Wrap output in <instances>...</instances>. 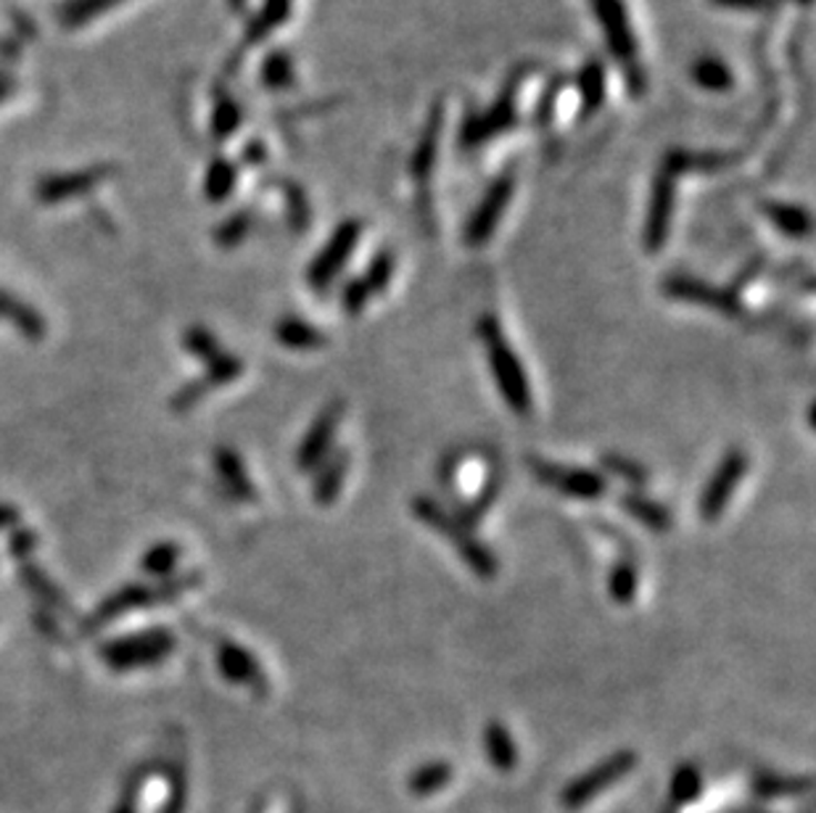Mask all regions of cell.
<instances>
[{
    "label": "cell",
    "mask_w": 816,
    "mask_h": 813,
    "mask_svg": "<svg viewBox=\"0 0 816 813\" xmlns=\"http://www.w3.org/2000/svg\"><path fill=\"white\" fill-rule=\"evenodd\" d=\"M276 339L283 343L286 349L293 351H314L322 349L328 343L326 333L320 328H314L312 322L301 320L297 315H286L276 322Z\"/></svg>",
    "instance_id": "cell-20"
},
{
    "label": "cell",
    "mask_w": 816,
    "mask_h": 813,
    "mask_svg": "<svg viewBox=\"0 0 816 813\" xmlns=\"http://www.w3.org/2000/svg\"><path fill=\"white\" fill-rule=\"evenodd\" d=\"M116 3H122V0H66V3L61 6L59 19L66 27H80L91 22L95 17H101V13H106L109 9H114Z\"/></svg>",
    "instance_id": "cell-31"
},
{
    "label": "cell",
    "mask_w": 816,
    "mask_h": 813,
    "mask_svg": "<svg viewBox=\"0 0 816 813\" xmlns=\"http://www.w3.org/2000/svg\"><path fill=\"white\" fill-rule=\"evenodd\" d=\"M711 3H716L719 9H726V11L758 13V11H769L772 0H711Z\"/></svg>",
    "instance_id": "cell-42"
},
{
    "label": "cell",
    "mask_w": 816,
    "mask_h": 813,
    "mask_svg": "<svg viewBox=\"0 0 816 813\" xmlns=\"http://www.w3.org/2000/svg\"><path fill=\"white\" fill-rule=\"evenodd\" d=\"M619 507L629 515V518L648 528V532L663 534L674 526L669 507H663L661 502L650 500L648 494L642 492H623L619 497Z\"/></svg>",
    "instance_id": "cell-18"
},
{
    "label": "cell",
    "mask_w": 816,
    "mask_h": 813,
    "mask_svg": "<svg viewBox=\"0 0 816 813\" xmlns=\"http://www.w3.org/2000/svg\"><path fill=\"white\" fill-rule=\"evenodd\" d=\"M410 507H413V515L423 523V526H428L431 532L442 534L444 539H447L452 547L457 549L461 560L468 565L473 574L482 578L497 576V570H499L497 555L492 553V549L486 547L478 536H473L471 528H465L447 507L438 505L434 497H426V494L415 497L413 502H410Z\"/></svg>",
    "instance_id": "cell-4"
},
{
    "label": "cell",
    "mask_w": 816,
    "mask_h": 813,
    "mask_svg": "<svg viewBox=\"0 0 816 813\" xmlns=\"http://www.w3.org/2000/svg\"><path fill=\"white\" fill-rule=\"evenodd\" d=\"M106 175H112V167H87L80 172H66V175L45 177V181L38 183V198L43 204L70 202V198L82 196V193L104 183Z\"/></svg>",
    "instance_id": "cell-14"
},
{
    "label": "cell",
    "mask_w": 816,
    "mask_h": 813,
    "mask_svg": "<svg viewBox=\"0 0 816 813\" xmlns=\"http://www.w3.org/2000/svg\"><path fill=\"white\" fill-rule=\"evenodd\" d=\"M13 521H17V513H13V510H11V507L0 505V528H3V526H9V523H13Z\"/></svg>",
    "instance_id": "cell-44"
},
{
    "label": "cell",
    "mask_w": 816,
    "mask_h": 813,
    "mask_svg": "<svg viewBox=\"0 0 816 813\" xmlns=\"http://www.w3.org/2000/svg\"><path fill=\"white\" fill-rule=\"evenodd\" d=\"M394 272H396L394 251L381 249L373 259H370V265L365 267V272L360 275V280L365 282L370 296H381L391 286V280H394Z\"/></svg>",
    "instance_id": "cell-30"
},
{
    "label": "cell",
    "mask_w": 816,
    "mask_h": 813,
    "mask_svg": "<svg viewBox=\"0 0 816 813\" xmlns=\"http://www.w3.org/2000/svg\"><path fill=\"white\" fill-rule=\"evenodd\" d=\"M637 587H640V574H637V563L632 557H621L613 565L608 578V591L616 605H632L637 597Z\"/></svg>",
    "instance_id": "cell-27"
},
{
    "label": "cell",
    "mask_w": 816,
    "mask_h": 813,
    "mask_svg": "<svg viewBox=\"0 0 816 813\" xmlns=\"http://www.w3.org/2000/svg\"><path fill=\"white\" fill-rule=\"evenodd\" d=\"M341 418H344V404L331 402L322 406L320 415L312 420L310 429H307L304 439H301V444L297 450V467L301 473L314 471V467H318L322 460L333 452Z\"/></svg>",
    "instance_id": "cell-12"
},
{
    "label": "cell",
    "mask_w": 816,
    "mask_h": 813,
    "mask_svg": "<svg viewBox=\"0 0 816 813\" xmlns=\"http://www.w3.org/2000/svg\"><path fill=\"white\" fill-rule=\"evenodd\" d=\"M362 238V223L360 219L349 217L344 219V223L335 225V230L328 236L326 246L314 254V259L310 261V267H307V286L312 288V291H328L331 288V282L339 278L341 270L347 267L349 257H352L357 244H360Z\"/></svg>",
    "instance_id": "cell-5"
},
{
    "label": "cell",
    "mask_w": 816,
    "mask_h": 813,
    "mask_svg": "<svg viewBox=\"0 0 816 813\" xmlns=\"http://www.w3.org/2000/svg\"><path fill=\"white\" fill-rule=\"evenodd\" d=\"M238 183V169L236 164L228 158H215L207 169V181H204V193H207L209 202H225L230 196L233 188Z\"/></svg>",
    "instance_id": "cell-29"
},
{
    "label": "cell",
    "mask_w": 816,
    "mask_h": 813,
    "mask_svg": "<svg viewBox=\"0 0 816 813\" xmlns=\"http://www.w3.org/2000/svg\"><path fill=\"white\" fill-rule=\"evenodd\" d=\"M185 349L207 364L215 360V357L223 354V347H219L215 333H209L207 328H190L188 333H185Z\"/></svg>",
    "instance_id": "cell-37"
},
{
    "label": "cell",
    "mask_w": 816,
    "mask_h": 813,
    "mask_svg": "<svg viewBox=\"0 0 816 813\" xmlns=\"http://www.w3.org/2000/svg\"><path fill=\"white\" fill-rule=\"evenodd\" d=\"M486 748H489V758L499 769H510L516 763V748H513L510 734H507L505 723L492 721L486 727Z\"/></svg>",
    "instance_id": "cell-32"
},
{
    "label": "cell",
    "mask_w": 816,
    "mask_h": 813,
    "mask_svg": "<svg viewBox=\"0 0 816 813\" xmlns=\"http://www.w3.org/2000/svg\"><path fill=\"white\" fill-rule=\"evenodd\" d=\"M370 299H373V296H370L365 282L360 280V275H357V278H352V280H347L344 288H341V307H344V312L352 315V317L365 312Z\"/></svg>",
    "instance_id": "cell-39"
},
{
    "label": "cell",
    "mask_w": 816,
    "mask_h": 813,
    "mask_svg": "<svg viewBox=\"0 0 816 813\" xmlns=\"http://www.w3.org/2000/svg\"><path fill=\"white\" fill-rule=\"evenodd\" d=\"M291 6H293V0H265L262 9L254 13V19L249 22V30H246V43L257 45V43H262L265 38H270V34L276 32L288 17H291Z\"/></svg>",
    "instance_id": "cell-25"
},
{
    "label": "cell",
    "mask_w": 816,
    "mask_h": 813,
    "mask_svg": "<svg viewBox=\"0 0 816 813\" xmlns=\"http://www.w3.org/2000/svg\"><path fill=\"white\" fill-rule=\"evenodd\" d=\"M286 204H288V219L297 230H304L307 223H310V206H307V198L301 196L299 188H286Z\"/></svg>",
    "instance_id": "cell-41"
},
{
    "label": "cell",
    "mask_w": 816,
    "mask_h": 813,
    "mask_svg": "<svg viewBox=\"0 0 816 813\" xmlns=\"http://www.w3.org/2000/svg\"><path fill=\"white\" fill-rule=\"evenodd\" d=\"M674 788H676L679 795H684V797H688V795H695L698 788H701V780H698V771L692 769V766H684V769L679 771V774H676Z\"/></svg>",
    "instance_id": "cell-43"
},
{
    "label": "cell",
    "mask_w": 816,
    "mask_h": 813,
    "mask_svg": "<svg viewBox=\"0 0 816 813\" xmlns=\"http://www.w3.org/2000/svg\"><path fill=\"white\" fill-rule=\"evenodd\" d=\"M764 215L777 227L782 236L787 238H808L812 236V215L806 206L785 204V202H766Z\"/></svg>",
    "instance_id": "cell-22"
},
{
    "label": "cell",
    "mask_w": 816,
    "mask_h": 813,
    "mask_svg": "<svg viewBox=\"0 0 816 813\" xmlns=\"http://www.w3.org/2000/svg\"><path fill=\"white\" fill-rule=\"evenodd\" d=\"M592 17L606 38L610 56L621 66L623 82L632 88L634 95H642L648 88V72L640 59V40L634 34L629 6L623 0H589Z\"/></svg>",
    "instance_id": "cell-3"
},
{
    "label": "cell",
    "mask_w": 816,
    "mask_h": 813,
    "mask_svg": "<svg viewBox=\"0 0 816 813\" xmlns=\"http://www.w3.org/2000/svg\"><path fill=\"white\" fill-rule=\"evenodd\" d=\"M476 333L482 336L486 347V362H489V373L495 378L499 394L507 402L516 415H529L534 397H531V383L526 375L524 362L516 354V349L510 347V341L505 339L503 326L495 315H484L478 320Z\"/></svg>",
    "instance_id": "cell-2"
},
{
    "label": "cell",
    "mask_w": 816,
    "mask_h": 813,
    "mask_svg": "<svg viewBox=\"0 0 816 813\" xmlns=\"http://www.w3.org/2000/svg\"><path fill=\"white\" fill-rule=\"evenodd\" d=\"M576 93H579V103H581V116H592L598 114L606 103V91H608V74L606 66L600 61L589 59L587 64H581L579 72H576L574 80Z\"/></svg>",
    "instance_id": "cell-19"
},
{
    "label": "cell",
    "mask_w": 816,
    "mask_h": 813,
    "mask_svg": "<svg viewBox=\"0 0 816 813\" xmlns=\"http://www.w3.org/2000/svg\"><path fill=\"white\" fill-rule=\"evenodd\" d=\"M600 467L608 475H613V478H619L627 486H632L634 492H637V488L650 484V473L644 471V467L637 463V460L623 457V454H616V452L600 454ZM606 473H602V475H606Z\"/></svg>",
    "instance_id": "cell-28"
},
{
    "label": "cell",
    "mask_w": 816,
    "mask_h": 813,
    "mask_svg": "<svg viewBox=\"0 0 816 813\" xmlns=\"http://www.w3.org/2000/svg\"><path fill=\"white\" fill-rule=\"evenodd\" d=\"M349 452L347 450H333L322 463L314 467V484H312V497L320 507H331L339 500L341 486H344L347 471H349Z\"/></svg>",
    "instance_id": "cell-17"
},
{
    "label": "cell",
    "mask_w": 816,
    "mask_h": 813,
    "mask_svg": "<svg viewBox=\"0 0 816 813\" xmlns=\"http://www.w3.org/2000/svg\"><path fill=\"white\" fill-rule=\"evenodd\" d=\"M513 196H516V177H513L510 172L495 177V183L484 191V196L478 198L476 206H473L463 230L465 244H468L471 249H482V246L489 244V238L495 236L499 223H503L505 212L510 209Z\"/></svg>",
    "instance_id": "cell-6"
},
{
    "label": "cell",
    "mask_w": 816,
    "mask_h": 813,
    "mask_svg": "<svg viewBox=\"0 0 816 813\" xmlns=\"http://www.w3.org/2000/svg\"><path fill=\"white\" fill-rule=\"evenodd\" d=\"M690 78L705 93H730L735 88V72L722 56H701L692 61Z\"/></svg>",
    "instance_id": "cell-21"
},
{
    "label": "cell",
    "mask_w": 816,
    "mask_h": 813,
    "mask_svg": "<svg viewBox=\"0 0 816 813\" xmlns=\"http://www.w3.org/2000/svg\"><path fill=\"white\" fill-rule=\"evenodd\" d=\"M241 373H244V362L238 360V357L228 354V351H223V354L215 357V360L209 362L207 375H204L198 383L204 385V391H209V385H225V383L236 381Z\"/></svg>",
    "instance_id": "cell-36"
},
{
    "label": "cell",
    "mask_w": 816,
    "mask_h": 813,
    "mask_svg": "<svg viewBox=\"0 0 816 813\" xmlns=\"http://www.w3.org/2000/svg\"><path fill=\"white\" fill-rule=\"evenodd\" d=\"M251 225H254V215H251V212L241 209V212H236V215H230L215 230V240H217L219 249H233V246L244 244L246 236H249Z\"/></svg>",
    "instance_id": "cell-33"
},
{
    "label": "cell",
    "mask_w": 816,
    "mask_h": 813,
    "mask_svg": "<svg viewBox=\"0 0 816 813\" xmlns=\"http://www.w3.org/2000/svg\"><path fill=\"white\" fill-rule=\"evenodd\" d=\"M177 555H180V553H177V547L173 542L156 544V547L148 549L146 557H143V570H146V574H151V576H162L164 578L169 574V570L175 568Z\"/></svg>",
    "instance_id": "cell-38"
},
{
    "label": "cell",
    "mask_w": 816,
    "mask_h": 813,
    "mask_svg": "<svg viewBox=\"0 0 816 813\" xmlns=\"http://www.w3.org/2000/svg\"><path fill=\"white\" fill-rule=\"evenodd\" d=\"M518 80L524 78H510L507 80V88L503 95H497V101L492 106H486L478 116H471L463 127V143L465 146H484L486 141L492 137L503 135L505 130H510L516 125L518 112H516V91H518Z\"/></svg>",
    "instance_id": "cell-11"
},
{
    "label": "cell",
    "mask_w": 816,
    "mask_h": 813,
    "mask_svg": "<svg viewBox=\"0 0 816 813\" xmlns=\"http://www.w3.org/2000/svg\"><path fill=\"white\" fill-rule=\"evenodd\" d=\"M705 167L703 154H690V151H671L663 158L653 177V188H650V204L648 215H644L642 227V246L644 251L655 254L667 246L671 233V219H674L676 209V183L688 169Z\"/></svg>",
    "instance_id": "cell-1"
},
{
    "label": "cell",
    "mask_w": 816,
    "mask_h": 813,
    "mask_svg": "<svg viewBox=\"0 0 816 813\" xmlns=\"http://www.w3.org/2000/svg\"><path fill=\"white\" fill-rule=\"evenodd\" d=\"M534 475L545 486L555 488V492L566 494L571 500L581 502H598L608 494V478L600 471L592 467H579V465H560V463H547V460H537L534 463Z\"/></svg>",
    "instance_id": "cell-9"
},
{
    "label": "cell",
    "mask_w": 816,
    "mask_h": 813,
    "mask_svg": "<svg viewBox=\"0 0 816 813\" xmlns=\"http://www.w3.org/2000/svg\"><path fill=\"white\" fill-rule=\"evenodd\" d=\"M238 125H241V109H238V103L230 95H219L215 116H211V133H215L217 141H228L238 130Z\"/></svg>",
    "instance_id": "cell-35"
},
{
    "label": "cell",
    "mask_w": 816,
    "mask_h": 813,
    "mask_svg": "<svg viewBox=\"0 0 816 813\" xmlns=\"http://www.w3.org/2000/svg\"><path fill=\"white\" fill-rule=\"evenodd\" d=\"M215 467H217V475L223 478V484L228 486V492L233 494V497L249 500V502L257 500V488H254L249 475H246L241 457H238L236 452H233V450H217Z\"/></svg>",
    "instance_id": "cell-23"
},
{
    "label": "cell",
    "mask_w": 816,
    "mask_h": 813,
    "mask_svg": "<svg viewBox=\"0 0 816 813\" xmlns=\"http://www.w3.org/2000/svg\"><path fill=\"white\" fill-rule=\"evenodd\" d=\"M259 78H262V85L270 88V91H288V88H293V82H297V66H293L291 53L280 51V48L267 53Z\"/></svg>",
    "instance_id": "cell-26"
},
{
    "label": "cell",
    "mask_w": 816,
    "mask_h": 813,
    "mask_svg": "<svg viewBox=\"0 0 816 813\" xmlns=\"http://www.w3.org/2000/svg\"><path fill=\"white\" fill-rule=\"evenodd\" d=\"M246 3H249V0H228V6H230V11H236V13H241L244 11V6Z\"/></svg>",
    "instance_id": "cell-45"
},
{
    "label": "cell",
    "mask_w": 816,
    "mask_h": 813,
    "mask_svg": "<svg viewBox=\"0 0 816 813\" xmlns=\"http://www.w3.org/2000/svg\"><path fill=\"white\" fill-rule=\"evenodd\" d=\"M747 467H751V460H747L745 450L732 446V450L724 452L722 463L716 465V471H713L711 478L705 481L701 502H698V510H701V518L705 523H716L722 518L726 505L735 497L737 486L743 484Z\"/></svg>",
    "instance_id": "cell-7"
},
{
    "label": "cell",
    "mask_w": 816,
    "mask_h": 813,
    "mask_svg": "<svg viewBox=\"0 0 816 813\" xmlns=\"http://www.w3.org/2000/svg\"><path fill=\"white\" fill-rule=\"evenodd\" d=\"M175 650V637L167 629L156 631H143L133 634V637L114 639L109 642L101 656L114 671H130V668H143V666H156L164 660L169 652Z\"/></svg>",
    "instance_id": "cell-8"
},
{
    "label": "cell",
    "mask_w": 816,
    "mask_h": 813,
    "mask_svg": "<svg viewBox=\"0 0 816 813\" xmlns=\"http://www.w3.org/2000/svg\"><path fill=\"white\" fill-rule=\"evenodd\" d=\"M661 291L669 299L713 309V312H722L726 317H740L745 312L743 296H737L730 286H711V282L695 278V275H669V278H663Z\"/></svg>",
    "instance_id": "cell-10"
},
{
    "label": "cell",
    "mask_w": 816,
    "mask_h": 813,
    "mask_svg": "<svg viewBox=\"0 0 816 813\" xmlns=\"http://www.w3.org/2000/svg\"><path fill=\"white\" fill-rule=\"evenodd\" d=\"M0 320H9L27 339H40L45 333L43 317L32 307H27L24 301H19L17 296L6 294L3 288H0Z\"/></svg>",
    "instance_id": "cell-24"
},
{
    "label": "cell",
    "mask_w": 816,
    "mask_h": 813,
    "mask_svg": "<svg viewBox=\"0 0 816 813\" xmlns=\"http://www.w3.org/2000/svg\"><path fill=\"white\" fill-rule=\"evenodd\" d=\"M217 668L233 685L251 687L254 692H267V677L259 660L249 650L236 642H219L217 647Z\"/></svg>",
    "instance_id": "cell-13"
},
{
    "label": "cell",
    "mask_w": 816,
    "mask_h": 813,
    "mask_svg": "<svg viewBox=\"0 0 816 813\" xmlns=\"http://www.w3.org/2000/svg\"><path fill=\"white\" fill-rule=\"evenodd\" d=\"M6 91H9V82H6V80H0V101H3V95H6Z\"/></svg>",
    "instance_id": "cell-46"
},
{
    "label": "cell",
    "mask_w": 816,
    "mask_h": 813,
    "mask_svg": "<svg viewBox=\"0 0 816 813\" xmlns=\"http://www.w3.org/2000/svg\"><path fill=\"white\" fill-rule=\"evenodd\" d=\"M497 492H499L497 481H489V484L484 486V492L478 494L476 500H473V502H465V505L457 507V513H452V515H455V518L461 521L465 528H473V526H476V523H482V521H484V515L489 513V507H492V505H495Z\"/></svg>",
    "instance_id": "cell-34"
},
{
    "label": "cell",
    "mask_w": 816,
    "mask_h": 813,
    "mask_svg": "<svg viewBox=\"0 0 816 813\" xmlns=\"http://www.w3.org/2000/svg\"><path fill=\"white\" fill-rule=\"evenodd\" d=\"M447 780H450L447 763H428V766H423L421 771H417L410 784H413V790L417 792H431V790L442 788Z\"/></svg>",
    "instance_id": "cell-40"
},
{
    "label": "cell",
    "mask_w": 816,
    "mask_h": 813,
    "mask_svg": "<svg viewBox=\"0 0 816 813\" xmlns=\"http://www.w3.org/2000/svg\"><path fill=\"white\" fill-rule=\"evenodd\" d=\"M632 766H634V755L629 753V750H627V753L610 755L606 763H600L598 769L589 771V774L581 776L579 782L571 784V790L566 792V801L568 803L587 801V797H592L595 792L606 788V784H610L613 780H619L621 774H627V771L632 769Z\"/></svg>",
    "instance_id": "cell-16"
},
{
    "label": "cell",
    "mask_w": 816,
    "mask_h": 813,
    "mask_svg": "<svg viewBox=\"0 0 816 813\" xmlns=\"http://www.w3.org/2000/svg\"><path fill=\"white\" fill-rule=\"evenodd\" d=\"M442 130H444V112L442 106H434V112L428 114L423 133L417 137L413 156H410V175L415 183H428L431 172H434L438 162V146H442Z\"/></svg>",
    "instance_id": "cell-15"
}]
</instances>
